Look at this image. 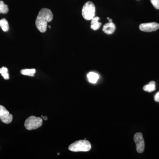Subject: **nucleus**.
Wrapping results in <instances>:
<instances>
[{
	"label": "nucleus",
	"instance_id": "20",
	"mask_svg": "<svg viewBox=\"0 0 159 159\" xmlns=\"http://www.w3.org/2000/svg\"><path fill=\"white\" fill-rule=\"evenodd\" d=\"M49 28H51V26H49Z\"/></svg>",
	"mask_w": 159,
	"mask_h": 159
},
{
	"label": "nucleus",
	"instance_id": "8",
	"mask_svg": "<svg viewBox=\"0 0 159 159\" xmlns=\"http://www.w3.org/2000/svg\"><path fill=\"white\" fill-rule=\"evenodd\" d=\"M116 27L113 22H108L102 28V31L107 34H113L116 30Z\"/></svg>",
	"mask_w": 159,
	"mask_h": 159
},
{
	"label": "nucleus",
	"instance_id": "13",
	"mask_svg": "<svg viewBox=\"0 0 159 159\" xmlns=\"http://www.w3.org/2000/svg\"><path fill=\"white\" fill-rule=\"evenodd\" d=\"M36 72V70L34 69H24L20 71V73L22 75H27L30 77H34Z\"/></svg>",
	"mask_w": 159,
	"mask_h": 159
},
{
	"label": "nucleus",
	"instance_id": "17",
	"mask_svg": "<svg viewBox=\"0 0 159 159\" xmlns=\"http://www.w3.org/2000/svg\"><path fill=\"white\" fill-rule=\"evenodd\" d=\"M155 100L156 102H159V92L156 94L154 97Z\"/></svg>",
	"mask_w": 159,
	"mask_h": 159
},
{
	"label": "nucleus",
	"instance_id": "10",
	"mask_svg": "<svg viewBox=\"0 0 159 159\" xmlns=\"http://www.w3.org/2000/svg\"><path fill=\"white\" fill-rule=\"evenodd\" d=\"M89 82L91 83L95 84L99 79V76L97 73L94 72H90L87 75Z\"/></svg>",
	"mask_w": 159,
	"mask_h": 159
},
{
	"label": "nucleus",
	"instance_id": "18",
	"mask_svg": "<svg viewBox=\"0 0 159 159\" xmlns=\"http://www.w3.org/2000/svg\"><path fill=\"white\" fill-rule=\"evenodd\" d=\"M41 116L42 117L43 119L44 120H47L48 119V117H47V116Z\"/></svg>",
	"mask_w": 159,
	"mask_h": 159
},
{
	"label": "nucleus",
	"instance_id": "5",
	"mask_svg": "<svg viewBox=\"0 0 159 159\" xmlns=\"http://www.w3.org/2000/svg\"><path fill=\"white\" fill-rule=\"evenodd\" d=\"M134 141L135 142L137 152L142 153L145 149V141L143 135L140 132L135 134L134 137Z\"/></svg>",
	"mask_w": 159,
	"mask_h": 159
},
{
	"label": "nucleus",
	"instance_id": "1",
	"mask_svg": "<svg viewBox=\"0 0 159 159\" xmlns=\"http://www.w3.org/2000/svg\"><path fill=\"white\" fill-rule=\"evenodd\" d=\"M53 18V13L50 9L47 8L41 9L35 21V25L37 29L42 33L45 32L48 22L52 21Z\"/></svg>",
	"mask_w": 159,
	"mask_h": 159
},
{
	"label": "nucleus",
	"instance_id": "3",
	"mask_svg": "<svg viewBox=\"0 0 159 159\" xmlns=\"http://www.w3.org/2000/svg\"><path fill=\"white\" fill-rule=\"evenodd\" d=\"M96 7L92 2H87L84 5L82 10V15L84 18L87 20H92L95 16Z\"/></svg>",
	"mask_w": 159,
	"mask_h": 159
},
{
	"label": "nucleus",
	"instance_id": "12",
	"mask_svg": "<svg viewBox=\"0 0 159 159\" xmlns=\"http://www.w3.org/2000/svg\"><path fill=\"white\" fill-rule=\"evenodd\" d=\"M0 27L4 32H7L9 29V23L6 19L3 18L0 20Z\"/></svg>",
	"mask_w": 159,
	"mask_h": 159
},
{
	"label": "nucleus",
	"instance_id": "14",
	"mask_svg": "<svg viewBox=\"0 0 159 159\" xmlns=\"http://www.w3.org/2000/svg\"><path fill=\"white\" fill-rule=\"evenodd\" d=\"M9 11V7L2 1H0V13L6 14Z\"/></svg>",
	"mask_w": 159,
	"mask_h": 159
},
{
	"label": "nucleus",
	"instance_id": "2",
	"mask_svg": "<svg viewBox=\"0 0 159 159\" xmlns=\"http://www.w3.org/2000/svg\"><path fill=\"white\" fill-rule=\"evenodd\" d=\"M91 148V143L86 140H80L72 143L69 146V149L74 152H88Z\"/></svg>",
	"mask_w": 159,
	"mask_h": 159
},
{
	"label": "nucleus",
	"instance_id": "15",
	"mask_svg": "<svg viewBox=\"0 0 159 159\" xmlns=\"http://www.w3.org/2000/svg\"><path fill=\"white\" fill-rule=\"evenodd\" d=\"M0 74H2V76L5 80H9V79L8 69L6 67L3 66L0 68Z\"/></svg>",
	"mask_w": 159,
	"mask_h": 159
},
{
	"label": "nucleus",
	"instance_id": "4",
	"mask_svg": "<svg viewBox=\"0 0 159 159\" xmlns=\"http://www.w3.org/2000/svg\"><path fill=\"white\" fill-rule=\"evenodd\" d=\"M43 125V119L40 117L31 116L25 121V126L29 130H33L39 128Z\"/></svg>",
	"mask_w": 159,
	"mask_h": 159
},
{
	"label": "nucleus",
	"instance_id": "21",
	"mask_svg": "<svg viewBox=\"0 0 159 159\" xmlns=\"http://www.w3.org/2000/svg\"><path fill=\"white\" fill-rule=\"evenodd\" d=\"M57 155H59V153H57Z\"/></svg>",
	"mask_w": 159,
	"mask_h": 159
},
{
	"label": "nucleus",
	"instance_id": "7",
	"mask_svg": "<svg viewBox=\"0 0 159 159\" xmlns=\"http://www.w3.org/2000/svg\"><path fill=\"white\" fill-rule=\"evenodd\" d=\"M159 29V24L156 22L144 23L139 25V29L144 32H152Z\"/></svg>",
	"mask_w": 159,
	"mask_h": 159
},
{
	"label": "nucleus",
	"instance_id": "16",
	"mask_svg": "<svg viewBox=\"0 0 159 159\" xmlns=\"http://www.w3.org/2000/svg\"><path fill=\"white\" fill-rule=\"evenodd\" d=\"M150 2L156 9H159V0H150Z\"/></svg>",
	"mask_w": 159,
	"mask_h": 159
},
{
	"label": "nucleus",
	"instance_id": "19",
	"mask_svg": "<svg viewBox=\"0 0 159 159\" xmlns=\"http://www.w3.org/2000/svg\"><path fill=\"white\" fill-rule=\"evenodd\" d=\"M107 19L109 20V22H112V20L110 19L109 17H107Z\"/></svg>",
	"mask_w": 159,
	"mask_h": 159
},
{
	"label": "nucleus",
	"instance_id": "6",
	"mask_svg": "<svg viewBox=\"0 0 159 159\" xmlns=\"http://www.w3.org/2000/svg\"><path fill=\"white\" fill-rule=\"evenodd\" d=\"M13 116L12 115L9 113L3 106L0 105V119L6 124H9L12 121Z\"/></svg>",
	"mask_w": 159,
	"mask_h": 159
},
{
	"label": "nucleus",
	"instance_id": "9",
	"mask_svg": "<svg viewBox=\"0 0 159 159\" xmlns=\"http://www.w3.org/2000/svg\"><path fill=\"white\" fill-rule=\"evenodd\" d=\"M99 18L97 16V17H94L93 19L91 21V28L94 31L97 30L99 29L100 27H101V23L99 22Z\"/></svg>",
	"mask_w": 159,
	"mask_h": 159
},
{
	"label": "nucleus",
	"instance_id": "11",
	"mask_svg": "<svg viewBox=\"0 0 159 159\" xmlns=\"http://www.w3.org/2000/svg\"><path fill=\"white\" fill-rule=\"evenodd\" d=\"M156 84L155 81H152L147 85L144 86L143 89L148 93H151L156 90Z\"/></svg>",
	"mask_w": 159,
	"mask_h": 159
}]
</instances>
